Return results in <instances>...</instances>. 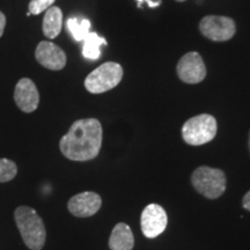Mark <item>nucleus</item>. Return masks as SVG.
<instances>
[{
  "label": "nucleus",
  "mask_w": 250,
  "mask_h": 250,
  "mask_svg": "<svg viewBox=\"0 0 250 250\" xmlns=\"http://www.w3.org/2000/svg\"><path fill=\"white\" fill-rule=\"evenodd\" d=\"M102 205V198L99 193L85 191L74 195L67 203L71 214L78 218H88L98 213Z\"/></svg>",
  "instance_id": "obj_10"
},
{
  "label": "nucleus",
  "mask_w": 250,
  "mask_h": 250,
  "mask_svg": "<svg viewBox=\"0 0 250 250\" xmlns=\"http://www.w3.org/2000/svg\"><path fill=\"white\" fill-rule=\"evenodd\" d=\"M67 29L73 36V39L81 42L90 33V21L87 19L79 21L77 18H70L66 22Z\"/></svg>",
  "instance_id": "obj_15"
},
{
  "label": "nucleus",
  "mask_w": 250,
  "mask_h": 250,
  "mask_svg": "<svg viewBox=\"0 0 250 250\" xmlns=\"http://www.w3.org/2000/svg\"><path fill=\"white\" fill-rule=\"evenodd\" d=\"M35 58L43 67L52 71L62 70L66 65V55L62 48L48 41H42L37 45Z\"/></svg>",
  "instance_id": "obj_11"
},
{
  "label": "nucleus",
  "mask_w": 250,
  "mask_h": 250,
  "mask_svg": "<svg viewBox=\"0 0 250 250\" xmlns=\"http://www.w3.org/2000/svg\"><path fill=\"white\" fill-rule=\"evenodd\" d=\"M218 124L212 115L201 114L190 118L182 127V137L191 146H201L210 143L217 136Z\"/></svg>",
  "instance_id": "obj_4"
},
{
  "label": "nucleus",
  "mask_w": 250,
  "mask_h": 250,
  "mask_svg": "<svg viewBox=\"0 0 250 250\" xmlns=\"http://www.w3.org/2000/svg\"><path fill=\"white\" fill-rule=\"evenodd\" d=\"M15 224L24 245L30 250H42L45 245L46 229L42 218L29 206H19L14 212Z\"/></svg>",
  "instance_id": "obj_2"
},
{
  "label": "nucleus",
  "mask_w": 250,
  "mask_h": 250,
  "mask_svg": "<svg viewBox=\"0 0 250 250\" xmlns=\"http://www.w3.org/2000/svg\"><path fill=\"white\" fill-rule=\"evenodd\" d=\"M107 44V41L99 36L96 33H89L83 40V55L89 61H96L101 56V45Z\"/></svg>",
  "instance_id": "obj_14"
},
{
  "label": "nucleus",
  "mask_w": 250,
  "mask_h": 250,
  "mask_svg": "<svg viewBox=\"0 0 250 250\" xmlns=\"http://www.w3.org/2000/svg\"><path fill=\"white\" fill-rule=\"evenodd\" d=\"M5 26H6V17L5 14L0 11V37H1L2 34H4Z\"/></svg>",
  "instance_id": "obj_18"
},
{
  "label": "nucleus",
  "mask_w": 250,
  "mask_h": 250,
  "mask_svg": "<svg viewBox=\"0 0 250 250\" xmlns=\"http://www.w3.org/2000/svg\"><path fill=\"white\" fill-rule=\"evenodd\" d=\"M14 101L18 108L26 114L35 111L40 104V93L35 83L29 78L19 80L14 89Z\"/></svg>",
  "instance_id": "obj_9"
},
{
  "label": "nucleus",
  "mask_w": 250,
  "mask_h": 250,
  "mask_svg": "<svg viewBox=\"0 0 250 250\" xmlns=\"http://www.w3.org/2000/svg\"><path fill=\"white\" fill-rule=\"evenodd\" d=\"M123 79V68L118 62H107L100 65L85 79V87L92 94H102L118 86Z\"/></svg>",
  "instance_id": "obj_5"
},
{
  "label": "nucleus",
  "mask_w": 250,
  "mask_h": 250,
  "mask_svg": "<svg viewBox=\"0 0 250 250\" xmlns=\"http://www.w3.org/2000/svg\"><path fill=\"white\" fill-rule=\"evenodd\" d=\"M55 1L56 0H31L28 9H29V13L31 15H39L51 7Z\"/></svg>",
  "instance_id": "obj_17"
},
{
  "label": "nucleus",
  "mask_w": 250,
  "mask_h": 250,
  "mask_svg": "<svg viewBox=\"0 0 250 250\" xmlns=\"http://www.w3.org/2000/svg\"><path fill=\"white\" fill-rule=\"evenodd\" d=\"M199 30L208 40L215 42H225L235 35L236 26L234 20L227 17L208 15L203 18L199 23Z\"/></svg>",
  "instance_id": "obj_6"
},
{
  "label": "nucleus",
  "mask_w": 250,
  "mask_h": 250,
  "mask_svg": "<svg viewBox=\"0 0 250 250\" xmlns=\"http://www.w3.org/2000/svg\"><path fill=\"white\" fill-rule=\"evenodd\" d=\"M168 217L165 208L159 204H148L140 217V226L144 235L155 239L167 228Z\"/></svg>",
  "instance_id": "obj_7"
},
{
  "label": "nucleus",
  "mask_w": 250,
  "mask_h": 250,
  "mask_svg": "<svg viewBox=\"0 0 250 250\" xmlns=\"http://www.w3.org/2000/svg\"><path fill=\"white\" fill-rule=\"evenodd\" d=\"M62 12L59 7H50L43 18V34L49 39H55L62 31Z\"/></svg>",
  "instance_id": "obj_13"
},
{
  "label": "nucleus",
  "mask_w": 250,
  "mask_h": 250,
  "mask_svg": "<svg viewBox=\"0 0 250 250\" xmlns=\"http://www.w3.org/2000/svg\"><path fill=\"white\" fill-rule=\"evenodd\" d=\"M177 74L186 83H199L206 77V66L198 52H188L177 64Z\"/></svg>",
  "instance_id": "obj_8"
},
{
  "label": "nucleus",
  "mask_w": 250,
  "mask_h": 250,
  "mask_svg": "<svg viewBox=\"0 0 250 250\" xmlns=\"http://www.w3.org/2000/svg\"><path fill=\"white\" fill-rule=\"evenodd\" d=\"M18 175V166L13 160L0 159V183L9 182Z\"/></svg>",
  "instance_id": "obj_16"
},
{
  "label": "nucleus",
  "mask_w": 250,
  "mask_h": 250,
  "mask_svg": "<svg viewBox=\"0 0 250 250\" xmlns=\"http://www.w3.org/2000/svg\"><path fill=\"white\" fill-rule=\"evenodd\" d=\"M191 183L197 192L208 199H217L226 191V175L221 169L202 166L193 171Z\"/></svg>",
  "instance_id": "obj_3"
},
{
  "label": "nucleus",
  "mask_w": 250,
  "mask_h": 250,
  "mask_svg": "<svg viewBox=\"0 0 250 250\" xmlns=\"http://www.w3.org/2000/svg\"><path fill=\"white\" fill-rule=\"evenodd\" d=\"M242 205L246 210L250 211V191H248L243 197V201H242Z\"/></svg>",
  "instance_id": "obj_19"
},
{
  "label": "nucleus",
  "mask_w": 250,
  "mask_h": 250,
  "mask_svg": "<svg viewBox=\"0 0 250 250\" xmlns=\"http://www.w3.org/2000/svg\"><path fill=\"white\" fill-rule=\"evenodd\" d=\"M134 247V236L129 225L118 223L114 227L109 239L110 250H132Z\"/></svg>",
  "instance_id": "obj_12"
},
{
  "label": "nucleus",
  "mask_w": 250,
  "mask_h": 250,
  "mask_svg": "<svg viewBox=\"0 0 250 250\" xmlns=\"http://www.w3.org/2000/svg\"><path fill=\"white\" fill-rule=\"evenodd\" d=\"M138 1V6L140 7L144 1H146L148 4V6H151V7H156V6H159L161 4V1H152V0H137Z\"/></svg>",
  "instance_id": "obj_20"
},
{
  "label": "nucleus",
  "mask_w": 250,
  "mask_h": 250,
  "mask_svg": "<svg viewBox=\"0 0 250 250\" xmlns=\"http://www.w3.org/2000/svg\"><path fill=\"white\" fill-rule=\"evenodd\" d=\"M249 149H250V134H249Z\"/></svg>",
  "instance_id": "obj_22"
},
{
  "label": "nucleus",
  "mask_w": 250,
  "mask_h": 250,
  "mask_svg": "<svg viewBox=\"0 0 250 250\" xmlns=\"http://www.w3.org/2000/svg\"><path fill=\"white\" fill-rule=\"evenodd\" d=\"M176 1H179V2H182V1H186V0H176Z\"/></svg>",
  "instance_id": "obj_21"
},
{
  "label": "nucleus",
  "mask_w": 250,
  "mask_h": 250,
  "mask_svg": "<svg viewBox=\"0 0 250 250\" xmlns=\"http://www.w3.org/2000/svg\"><path fill=\"white\" fill-rule=\"evenodd\" d=\"M102 125L96 118L78 120L62 137V154L72 161H89L99 155L102 146Z\"/></svg>",
  "instance_id": "obj_1"
}]
</instances>
